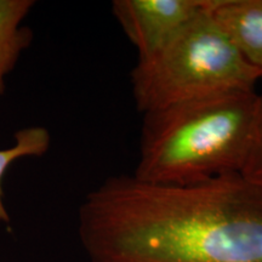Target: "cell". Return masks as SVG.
<instances>
[{"label":"cell","instance_id":"obj_6","mask_svg":"<svg viewBox=\"0 0 262 262\" xmlns=\"http://www.w3.org/2000/svg\"><path fill=\"white\" fill-rule=\"evenodd\" d=\"M33 6V0H0V96L5 91L6 75L31 45L33 33L22 22Z\"/></svg>","mask_w":262,"mask_h":262},{"label":"cell","instance_id":"obj_5","mask_svg":"<svg viewBox=\"0 0 262 262\" xmlns=\"http://www.w3.org/2000/svg\"><path fill=\"white\" fill-rule=\"evenodd\" d=\"M210 12L262 79V0H211Z\"/></svg>","mask_w":262,"mask_h":262},{"label":"cell","instance_id":"obj_7","mask_svg":"<svg viewBox=\"0 0 262 262\" xmlns=\"http://www.w3.org/2000/svg\"><path fill=\"white\" fill-rule=\"evenodd\" d=\"M50 143V133L45 127L32 126L18 130L15 134L14 146L6 149H0V221H10L3 201V180L10 165L24 157H40L45 155L49 150Z\"/></svg>","mask_w":262,"mask_h":262},{"label":"cell","instance_id":"obj_2","mask_svg":"<svg viewBox=\"0 0 262 262\" xmlns=\"http://www.w3.org/2000/svg\"><path fill=\"white\" fill-rule=\"evenodd\" d=\"M257 98L255 90H232L145 114L133 176L155 185H191L239 173Z\"/></svg>","mask_w":262,"mask_h":262},{"label":"cell","instance_id":"obj_4","mask_svg":"<svg viewBox=\"0 0 262 262\" xmlns=\"http://www.w3.org/2000/svg\"><path fill=\"white\" fill-rule=\"evenodd\" d=\"M211 0H114L118 24L145 60L159 51L195 17Z\"/></svg>","mask_w":262,"mask_h":262},{"label":"cell","instance_id":"obj_1","mask_svg":"<svg viewBox=\"0 0 262 262\" xmlns=\"http://www.w3.org/2000/svg\"><path fill=\"white\" fill-rule=\"evenodd\" d=\"M78 232L90 262H262V191L239 173L191 185L110 178Z\"/></svg>","mask_w":262,"mask_h":262},{"label":"cell","instance_id":"obj_8","mask_svg":"<svg viewBox=\"0 0 262 262\" xmlns=\"http://www.w3.org/2000/svg\"><path fill=\"white\" fill-rule=\"evenodd\" d=\"M239 175L262 191V94H258L253 133Z\"/></svg>","mask_w":262,"mask_h":262},{"label":"cell","instance_id":"obj_3","mask_svg":"<svg viewBox=\"0 0 262 262\" xmlns=\"http://www.w3.org/2000/svg\"><path fill=\"white\" fill-rule=\"evenodd\" d=\"M210 6L159 51L137 61L131 85L140 112L226 91L255 90L260 74L215 21Z\"/></svg>","mask_w":262,"mask_h":262}]
</instances>
